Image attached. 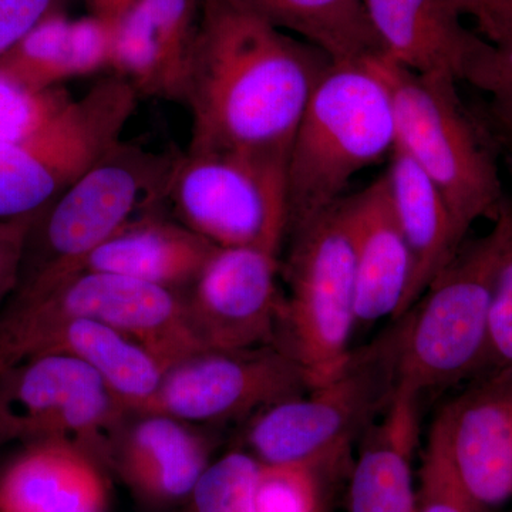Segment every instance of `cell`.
<instances>
[{
	"label": "cell",
	"mask_w": 512,
	"mask_h": 512,
	"mask_svg": "<svg viewBox=\"0 0 512 512\" xmlns=\"http://www.w3.org/2000/svg\"><path fill=\"white\" fill-rule=\"evenodd\" d=\"M420 399L397 389L363 436L350 471L348 512H417L413 456L419 444Z\"/></svg>",
	"instance_id": "cell-19"
},
{
	"label": "cell",
	"mask_w": 512,
	"mask_h": 512,
	"mask_svg": "<svg viewBox=\"0 0 512 512\" xmlns=\"http://www.w3.org/2000/svg\"><path fill=\"white\" fill-rule=\"evenodd\" d=\"M312 386L308 372L278 346L204 350L165 370L137 416L163 414L184 423L254 417Z\"/></svg>",
	"instance_id": "cell-12"
},
{
	"label": "cell",
	"mask_w": 512,
	"mask_h": 512,
	"mask_svg": "<svg viewBox=\"0 0 512 512\" xmlns=\"http://www.w3.org/2000/svg\"><path fill=\"white\" fill-rule=\"evenodd\" d=\"M164 208L138 214L101 244L84 262L83 269L187 292L217 247L168 217Z\"/></svg>",
	"instance_id": "cell-18"
},
{
	"label": "cell",
	"mask_w": 512,
	"mask_h": 512,
	"mask_svg": "<svg viewBox=\"0 0 512 512\" xmlns=\"http://www.w3.org/2000/svg\"><path fill=\"white\" fill-rule=\"evenodd\" d=\"M450 2L453 3L454 8L460 12L461 16H473L480 0H450Z\"/></svg>",
	"instance_id": "cell-36"
},
{
	"label": "cell",
	"mask_w": 512,
	"mask_h": 512,
	"mask_svg": "<svg viewBox=\"0 0 512 512\" xmlns=\"http://www.w3.org/2000/svg\"><path fill=\"white\" fill-rule=\"evenodd\" d=\"M281 262L286 284L276 346L292 356L313 384L338 372L352 353L356 326L355 262L343 198L291 229Z\"/></svg>",
	"instance_id": "cell-8"
},
{
	"label": "cell",
	"mask_w": 512,
	"mask_h": 512,
	"mask_svg": "<svg viewBox=\"0 0 512 512\" xmlns=\"http://www.w3.org/2000/svg\"><path fill=\"white\" fill-rule=\"evenodd\" d=\"M261 460L232 451L208 464L192 490L195 512H255Z\"/></svg>",
	"instance_id": "cell-27"
},
{
	"label": "cell",
	"mask_w": 512,
	"mask_h": 512,
	"mask_svg": "<svg viewBox=\"0 0 512 512\" xmlns=\"http://www.w3.org/2000/svg\"><path fill=\"white\" fill-rule=\"evenodd\" d=\"M36 215L0 222V301L18 286L26 238Z\"/></svg>",
	"instance_id": "cell-33"
},
{
	"label": "cell",
	"mask_w": 512,
	"mask_h": 512,
	"mask_svg": "<svg viewBox=\"0 0 512 512\" xmlns=\"http://www.w3.org/2000/svg\"><path fill=\"white\" fill-rule=\"evenodd\" d=\"M507 232L495 274L488 319V357L485 372L512 369V201L505 197ZM483 373V375H484Z\"/></svg>",
	"instance_id": "cell-29"
},
{
	"label": "cell",
	"mask_w": 512,
	"mask_h": 512,
	"mask_svg": "<svg viewBox=\"0 0 512 512\" xmlns=\"http://www.w3.org/2000/svg\"><path fill=\"white\" fill-rule=\"evenodd\" d=\"M72 100L63 86L35 92L0 70V144L35 133Z\"/></svg>",
	"instance_id": "cell-28"
},
{
	"label": "cell",
	"mask_w": 512,
	"mask_h": 512,
	"mask_svg": "<svg viewBox=\"0 0 512 512\" xmlns=\"http://www.w3.org/2000/svg\"><path fill=\"white\" fill-rule=\"evenodd\" d=\"M121 431L114 446L128 484L148 500H180L191 494L210 461V446L184 421L163 414H140Z\"/></svg>",
	"instance_id": "cell-21"
},
{
	"label": "cell",
	"mask_w": 512,
	"mask_h": 512,
	"mask_svg": "<svg viewBox=\"0 0 512 512\" xmlns=\"http://www.w3.org/2000/svg\"><path fill=\"white\" fill-rule=\"evenodd\" d=\"M384 175L394 214L413 256L412 281L404 298L402 316L419 301L461 245L440 191L399 146H394L389 170Z\"/></svg>",
	"instance_id": "cell-24"
},
{
	"label": "cell",
	"mask_w": 512,
	"mask_h": 512,
	"mask_svg": "<svg viewBox=\"0 0 512 512\" xmlns=\"http://www.w3.org/2000/svg\"><path fill=\"white\" fill-rule=\"evenodd\" d=\"M175 158L123 140L110 148L37 214L10 301L50 291L138 214L165 207Z\"/></svg>",
	"instance_id": "cell-3"
},
{
	"label": "cell",
	"mask_w": 512,
	"mask_h": 512,
	"mask_svg": "<svg viewBox=\"0 0 512 512\" xmlns=\"http://www.w3.org/2000/svg\"><path fill=\"white\" fill-rule=\"evenodd\" d=\"M67 0H0V57L43 20L64 12Z\"/></svg>",
	"instance_id": "cell-32"
},
{
	"label": "cell",
	"mask_w": 512,
	"mask_h": 512,
	"mask_svg": "<svg viewBox=\"0 0 512 512\" xmlns=\"http://www.w3.org/2000/svg\"><path fill=\"white\" fill-rule=\"evenodd\" d=\"M355 262L356 326L397 319L409 291L413 256L394 214L386 175L343 197Z\"/></svg>",
	"instance_id": "cell-16"
},
{
	"label": "cell",
	"mask_w": 512,
	"mask_h": 512,
	"mask_svg": "<svg viewBox=\"0 0 512 512\" xmlns=\"http://www.w3.org/2000/svg\"><path fill=\"white\" fill-rule=\"evenodd\" d=\"M507 218L504 202L484 237L456 255L399 320L397 389L419 397L483 375L488 319ZM394 320V319H393Z\"/></svg>",
	"instance_id": "cell-4"
},
{
	"label": "cell",
	"mask_w": 512,
	"mask_h": 512,
	"mask_svg": "<svg viewBox=\"0 0 512 512\" xmlns=\"http://www.w3.org/2000/svg\"><path fill=\"white\" fill-rule=\"evenodd\" d=\"M202 0H138L114 30L110 70L138 97L183 103Z\"/></svg>",
	"instance_id": "cell-15"
},
{
	"label": "cell",
	"mask_w": 512,
	"mask_h": 512,
	"mask_svg": "<svg viewBox=\"0 0 512 512\" xmlns=\"http://www.w3.org/2000/svg\"><path fill=\"white\" fill-rule=\"evenodd\" d=\"M382 59L333 63L313 90L289 154L288 232L328 211L359 171L392 154L396 120Z\"/></svg>",
	"instance_id": "cell-2"
},
{
	"label": "cell",
	"mask_w": 512,
	"mask_h": 512,
	"mask_svg": "<svg viewBox=\"0 0 512 512\" xmlns=\"http://www.w3.org/2000/svg\"><path fill=\"white\" fill-rule=\"evenodd\" d=\"M96 457L69 441L30 444L0 476V512H104Z\"/></svg>",
	"instance_id": "cell-20"
},
{
	"label": "cell",
	"mask_w": 512,
	"mask_h": 512,
	"mask_svg": "<svg viewBox=\"0 0 512 512\" xmlns=\"http://www.w3.org/2000/svg\"><path fill=\"white\" fill-rule=\"evenodd\" d=\"M384 57L417 74L468 79L490 42L470 32L450 0H363Z\"/></svg>",
	"instance_id": "cell-17"
},
{
	"label": "cell",
	"mask_w": 512,
	"mask_h": 512,
	"mask_svg": "<svg viewBox=\"0 0 512 512\" xmlns=\"http://www.w3.org/2000/svg\"><path fill=\"white\" fill-rule=\"evenodd\" d=\"M473 18L491 45L512 46V0H480Z\"/></svg>",
	"instance_id": "cell-34"
},
{
	"label": "cell",
	"mask_w": 512,
	"mask_h": 512,
	"mask_svg": "<svg viewBox=\"0 0 512 512\" xmlns=\"http://www.w3.org/2000/svg\"><path fill=\"white\" fill-rule=\"evenodd\" d=\"M467 82L493 97L498 117L512 131V46L490 43Z\"/></svg>",
	"instance_id": "cell-31"
},
{
	"label": "cell",
	"mask_w": 512,
	"mask_h": 512,
	"mask_svg": "<svg viewBox=\"0 0 512 512\" xmlns=\"http://www.w3.org/2000/svg\"><path fill=\"white\" fill-rule=\"evenodd\" d=\"M348 461H261L255 491V512H326L328 481Z\"/></svg>",
	"instance_id": "cell-26"
},
{
	"label": "cell",
	"mask_w": 512,
	"mask_h": 512,
	"mask_svg": "<svg viewBox=\"0 0 512 512\" xmlns=\"http://www.w3.org/2000/svg\"><path fill=\"white\" fill-rule=\"evenodd\" d=\"M114 30L116 25L92 15L72 19L56 13L0 57V70L35 92L55 89L110 69Z\"/></svg>",
	"instance_id": "cell-22"
},
{
	"label": "cell",
	"mask_w": 512,
	"mask_h": 512,
	"mask_svg": "<svg viewBox=\"0 0 512 512\" xmlns=\"http://www.w3.org/2000/svg\"><path fill=\"white\" fill-rule=\"evenodd\" d=\"M380 67L392 93L396 146L436 185L458 244L481 218L498 217L505 200L491 148L444 74H417L386 57Z\"/></svg>",
	"instance_id": "cell-6"
},
{
	"label": "cell",
	"mask_w": 512,
	"mask_h": 512,
	"mask_svg": "<svg viewBox=\"0 0 512 512\" xmlns=\"http://www.w3.org/2000/svg\"><path fill=\"white\" fill-rule=\"evenodd\" d=\"M138 94L116 76L94 84L29 136L0 144V222L33 217L116 146Z\"/></svg>",
	"instance_id": "cell-10"
},
{
	"label": "cell",
	"mask_w": 512,
	"mask_h": 512,
	"mask_svg": "<svg viewBox=\"0 0 512 512\" xmlns=\"http://www.w3.org/2000/svg\"><path fill=\"white\" fill-rule=\"evenodd\" d=\"M49 353L74 357L89 366L128 413L137 414L150 402L165 372L156 357L136 340L90 319L59 323L33 346L26 359Z\"/></svg>",
	"instance_id": "cell-23"
},
{
	"label": "cell",
	"mask_w": 512,
	"mask_h": 512,
	"mask_svg": "<svg viewBox=\"0 0 512 512\" xmlns=\"http://www.w3.org/2000/svg\"><path fill=\"white\" fill-rule=\"evenodd\" d=\"M101 377L74 357H29L0 372V444L69 441L113 453L127 414Z\"/></svg>",
	"instance_id": "cell-11"
},
{
	"label": "cell",
	"mask_w": 512,
	"mask_h": 512,
	"mask_svg": "<svg viewBox=\"0 0 512 512\" xmlns=\"http://www.w3.org/2000/svg\"><path fill=\"white\" fill-rule=\"evenodd\" d=\"M429 436L481 507L512 503V369L473 379L440 410Z\"/></svg>",
	"instance_id": "cell-14"
},
{
	"label": "cell",
	"mask_w": 512,
	"mask_h": 512,
	"mask_svg": "<svg viewBox=\"0 0 512 512\" xmlns=\"http://www.w3.org/2000/svg\"><path fill=\"white\" fill-rule=\"evenodd\" d=\"M245 8L319 47L333 63L384 57L363 0H238Z\"/></svg>",
	"instance_id": "cell-25"
},
{
	"label": "cell",
	"mask_w": 512,
	"mask_h": 512,
	"mask_svg": "<svg viewBox=\"0 0 512 512\" xmlns=\"http://www.w3.org/2000/svg\"><path fill=\"white\" fill-rule=\"evenodd\" d=\"M281 252L217 247L187 296L195 332L207 350L276 346L282 292Z\"/></svg>",
	"instance_id": "cell-13"
},
{
	"label": "cell",
	"mask_w": 512,
	"mask_h": 512,
	"mask_svg": "<svg viewBox=\"0 0 512 512\" xmlns=\"http://www.w3.org/2000/svg\"><path fill=\"white\" fill-rule=\"evenodd\" d=\"M137 2L138 0H84L89 15L111 25H117Z\"/></svg>",
	"instance_id": "cell-35"
},
{
	"label": "cell",
	"mask_w": 512,
	"mask_h": 512,
	"mask_svg": "<svg viewBox=\"0 0 512 512\" xmlns=\"http://www.w3.org/2000/svg\"><path fill=\"white\" fill-rule=\"evenodd\" d=\"M70 319L119 330L165 370L207 350L195 332L185 292L83 269L42 295L9 301L0 313V372L25 360L50 329Z\"/></svg>",
	"instance_id": "cell-7"
},
{
	"label": "cell",
	"mask_w": 512,
	"mask_h": 512,
	"mask_svg": "<svg viewBox=\"0 0 512 512\" xmlns=\"http://www.w3.org/2000/svg\"><path fill=\"white\" fill-rule=\"evenodd\" d=\"M332 64L238 0H202L184 87L188 150L289 161L303 111Z\"/></svg>",
	"instance_id": "cell-1"
},
{
	"label": "cell",
	"mask_w": 512,
	"mask_h": 512,
	"mask_svg": "<svg viewBox=\"0 0 512 512\" xmlns=\"http://www.w3.org/2000/svg\"><path fill=\"white\" fill-rule=\"evenodd\" d=\"M510 512H512V510Z\"/></svg>",
	"instance_id": "cell-38"
},
{
	"label": "cell",
	"mask_w": 512,
	"mask_h": 512,
	"mask_svg": "<svg viewBox=\"0 0 512 512\" xmlns=\"http://www.w3.org/2000/svg\"><path fill=\"white\" fill-rule=\"evenodd\" d=\"M511 158H512V144H511Z\"/></svg>",
	"instance_id": "cell-37"
},
{
	"label": "cell",
	"mask_w": 512,
	"mask_h": 512,
	"mask_svg": "<svg viewBox=\"0 0 512 512\" xmlns=\"http://www.w3.org/2000/svg\"><path fill=\"white\" fill-rule=\"evenodd\" d=\"M417 512H490L467 493L439 441L429 436L420 473Z\"/></svg>",
	"instance_id": "cell-30"
},
{
	"label": "cell",
	"mask_w": 512,
	"mask_h": 512,
	"mask_svg": "<svg viewBox=\"0 0 512 512\" xmlns=\"http://www.w3.org/2000/svg\"><path fill=\"white\" fill-rule=\"evenodd\" d=\"M288 161L239 153L177 154L165 207L215 247L281 252L288 235Z\"/></svg>",
	"instance_id": "cell-9"
},
{
	"label": "cell",
	"mask_w": 512,
	"mask_h": 512,
	"mask_svg": "<svg viewBox=\"0 0 512 512\" xmlns=\"http://www.w3.org/2000/svg\"><path fill=\"white\" fill-rule=\"evenodd\" d=\"M399 339L394 319L369 345L353 349L328 379L255 414L247 431L252 454L264 463L348 461L352 444L396 393Z\"/></svg>",
	"instance_id": "cell-5"
}]
</instances>
